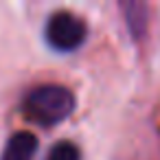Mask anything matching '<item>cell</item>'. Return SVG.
<instances>
[{
  "instance_id": "1",
  "label": "cell",
  "mask_w": 160,
  "mask_h": 160,
  "mask_svg": "<svg viewBox=\"0 0 160 160\" xmlns=\"http://www.w3.org/2000/svg\"><path fill=\"white\" fill-rule=\"evenodd\" d=\"M77 108V97L70 88L62 83H42L31 88L22 99V112L29 121L53 127L66 121Z\"/></svg>"
},
{
  "instance_id": "2",
  "label": "cell",
  "mask_w": 160,
  "mask_h": 160,
  "mask_svg": "<svg viewBox=\"0 0 160 160\" xmlns=\"http://www.w3.org/2000/svg\"><path fill=\"white\" fill-rule=\"evenodd\" d=\"M88 38V24L72 11H55L44 24V40L48 48L57 53H72L83 46Z\"/></svg>"
},
{
  "instance_id": "3",
  "label": "cell",
  "mask_w": 160,
  "mask_h": 160,
  "mask_svg": "<svg viewBox=\"0 0 160 160\" xmlns=\"http://www.w3.org/2000/svg\"><path fill=\"white\" fill-rule=\"evenodd\" d=\"M118 11L123 13V22L129 38L140 44L149 31V5L142 0H123L118 2Z\"/></svg>"
},
{
  "instance_id": "5",
  "label": "cell",
  "mask_w": 160,
  "mask_h": 160,
  "mask_svg": "<svg viewBox=\"0 0 160 160\" xmlns=\"http://www.w3.org/2000/svg\"><path fill=\"white\" fill-rule=\"evenodd\" d=\"M46 160H81V149L72 140H57L48 149Z\"/></svg>"
},
{
  "instance_id": "4",
  "label": "cell",
  "mask_w": 160,
  "mask_h": 160,
  "mask_svg": "<svg viewBox=\"0 0 160 160\" xmlns=\"http://www.w3.org/2000/svg\"><path fill=\"white\" fill-rule=\"evenodd\" d=\"M35 153H38V138L31 132L20 129L11 134L9 140L5 142L0 160H33Z\"/></svg>"
}]
</instances>
